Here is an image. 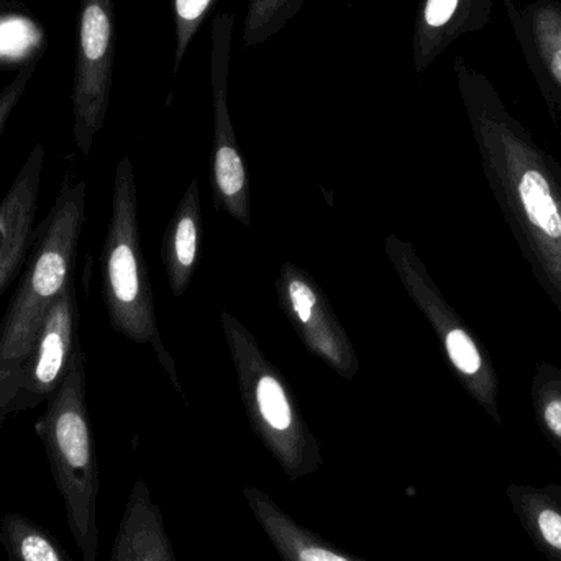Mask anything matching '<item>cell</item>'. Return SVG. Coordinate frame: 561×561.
<instances>
[{
	"instance_id": "cell-1",
	"label": "cell",
	"mask_w": 561,
	"mask_h": 561,
	"mask_svg": "<svg viewBox=\"0 0 561 561\" xmlns=\"http://www.w3.org/2000/svg\"><path fill=\"white\" fill-rule=\"evenodd\" d=\"M454 71L491 193L537 283L561 317V181L557 160L511 114L488 76L463 56L455 59Z\"/></svg>"
},
{
	"instance_id": "cell-2",
	"label": "cell",
	"mask_w": 561,
	"mask_h": 561,
	"mask_svg": "<svg viewBox=\"0 0 561 561\" xmlns=\"http://www.w3.org/2000/svg\"><path fill=\"white\" fill-rule=\"evenodd\" d=\"M88 186L66 180L48 216L38 226L22 278L0 323V427L12 415L23 363L56 297L75 278L85 224Z\"/></svg>"
},
{
	"instance_id": "cell-3",
	"label": "cell",
	"mask_w": 561,
	"mask_h": 561,
	"mask_svg": "<svg viewBox=\"0 0 561 561\" xmlns=\"http://www.w3.org/2000/svg\"><path fill=\"white\" fill-rule=\"evenodd\" d=\"M56 490L61 494L69 533L82 561H99L98 455L85 392V355L72 356L66 378L35 422Z\"/></svg>"
},
{
	"instance_id": "cell-4",
	"label": "cell",
	"mask_w": 561,
	"mask_h": 561,
	"mask_svg": "<svg viewBox=\"0 0 561 561\" xmlns=\"http://www.w3.org/2000/svg\"><path fill=\"white\" fill-rule=\"evenodd\" d=\"M102 297L115 332L150 345L173 388L184 399L176 363L164 346L154 313L153 290L141 250L138 193L128 157L118 161L112 191L111 220L101 253Z\"/></svg>"
},
{
	"instance_id": "cell-5",
	"label": "cell",
	"mask_w": 561,
	"mask_h": 561,
	"mask_svg": "<svg viewBox=\"0 0 561 561\" xmlns=\"http://www.w3.org/2000/svg\"><path fill=\"white\" fill-rule=\"evenodd\" d=\"M220 320L250 427L290 481L316 473L323 465L322 448L289 382L237 317L224 310Z\"/></svg>"
},
{
	"instance_id": "cell-6",
	"label": "cell",
	"mask_w": 561,
	"mask_h": 561,
	"mask_svg": "<svg viewBox=\"0 0 561 561\" xmlns=\"http://www.w3.org/2000/svg\"><path fill=\"white\" fill-rule=\"evenodd\" d=\"M385 252L412 302L434 329L458 381L497 425H503L500 379L473 330L445 299L411 243L389 236L385 242Z\"/></svg>"
},
{
	"instance_id": "cell-7",
	"label": "cell",
	"mask_w": 561,
	"mask_h": 561,
	"mask_svg": "<svg viewBox=\"0 0 561 561\" xmlns=\"http://www.w3.org/2000/svg\"><path fill=\"white\" fill-rule=\"evenodd\" d=\"M115 42L114 0H81L72 82V137L84 157L91 154L95 137L107 118Z\"/></svg>"
},
{
	"instance_id": "cell-8",
	"label": "cell",
	"mask_w": 561,
	"mask_h": 561,
	"mask_svg": "<svg viewBox=\"0 0 561 561\" xmlns=\"http://www.w3.org/2000/svg\"><path fill=\"white\" fill-rule=\"evenodd\" d=\"M236 15L217 13L210 28V85L214 104L213 194L214 206L242 224L252 226L250 183L245 161L237 141L229 108L230 58Z\"/></svg>"
},
{
	"instance_id": "cell-9",
	"label": "cell",
	"mask_w": 561,
	"mask_h": 561,
	"mask_svg": "<svg viewBox=\"0 0 561 561\" xmlns=\"http://www.w3.org/2000/svg\"><path fill=\"white\" fill-rule=\"evenodd\" d=\"M276 290L280 310L304 346L336 375L355 378L359 371L358 356L320 284L294 263H284Z\"/></svg>"
},
{
	"instance_id": "cell-10",
	"label": "cell",
	"mask_w": 561,
	"mask_h": 561,
	"mask_svg": "<svg viewBox=\"0 0 561 561\" xmlns=\"http://www.w3.org/2000/svg\"><path fill=\"white\" fill-rule=\"evenodd\" d=\"M79 345V300L76 279L49 307L35 343L23 363L12 414L32 411L59 388Z\"/></svg>"
},
{
	"instance_id": "cell-11",
	"label": "cell",
	"mask_w": 561,
	"mask_h": 561,
	"mask_svg": "<svg viewBox=\"0 0 561 561\" xmlns=\"http://www.w3.org/2000/svg\"><path fill=\"white\" fill-rule=\"evenodd\" d=\"M547 107L561 121V0H501Z\"/></svg>"
},
{
	"instance_id": "cell-12",
	"label": "cell",
	"mask_w": 561,
	"mask_h": 561,
	"mask_svg": "<svg viewBox=\"0 0 561 561\" xmlns=\"http://www.w3.org/2000/svg\"><path fill=\"white\" fill-rule=\"evenodd\" d=\"M45 148L36 144L0 201V299L22 272L35 243Z\"/></svg>"
},
{
	"instance_id": "cell-13",
	"label": "cell",
	"mask_w": 561,
	"mask_h": 561,
	"mask_svg": "<svg viewBox=\"0 0 561 561\" xmlns=\"http://www.w3.org/2000/svg\"><path fill=\"white\" fill-rule=\"evenodd\" d=\"M494 0H421L412 28V65L422 76L451 43L486 28Z\"/></svg>"
},
{
	"instance_id": "cell-14",
	"label": "cell",
	"mask_w": 561,
	"mask_h": 561,
	"mask_svg": "<svg viewBox=\"0 0 561 561\" xmlns=\"http://www.w3.org/2000/svg\"><path fill=\"white\" fill-rule=\"evenodd\" d=\"M243 497L280 561H369L339 549L297 523L260 488H243Z\"/></svg>"
},
{
	"instance_id": "cell-15",
	"label": "cell",
	"mask_w": 561,
	"mask_h": 561,
	"mask_svg": "<svg viewBox=\"0 0 561 561\" xmlns=\"http://www.w3.org/2000/svg\"><path fill=\"white\" fill-rule=\"evenodd\" d=\"M108 561H180L163 513L144 480L135 481Z\"/></svg>"
},
{
	"instance_id": "cell-16",
	"label": "cell",
	"mask_w": 561,
	"mask_h": 561,
	"mask_svg": "<svg viewBox=\"0 0 561 561\" xmlns=\"http://www.w3.org/2000/svg\"><path fill=\"white\" fill-rule=\"evenodd\" d=\"M203 239V204L199 181H191L167 226L161 245V260L174 296L186 293L199 263Z\"/></svg>"
},
{
	"instance_id": "cell-17",
	"label": "cell",
	"mask_w": 561,
	"mask_h": 561,
	"mask_svg": "<svg viewBox=\"0 0 561 561\" xmlns=\"http://www.w3.org/2000/svg\"><path fill=\"white\" fill-rule=\"evenodd\" d=\"M507 500L530 542L549 561H561V484H511Z\"/></svg>"
},
{
	"instance_id": "cell-18",
	"label": "cell",
	"mask_w": 561,
	"mask_h": 561,
	"mask_svg": "<svg viewBox=\"0 0 561 561\" xmlns=\"http://www.w3.org/2000/svg\"><path fill=\"white\" fill-rule=\"evenodd\" d=\"M0 546L9 561H76L55 536L20 513L0 514Z\"/></svg>"
},
{
	"instance_id": "cell-19",
	"label": "cell",
	"mask_w": 561,
	"mask_h": 561,
	"mask_svg": "<svg viewBox=\"0 0 561 561\" xmlns=\"http://www.w3.org/2000/svg\"><path fill=\"white\" fill-rule=\"evenodd\" d=\"M530 398L540 431L561 457V369L550 363H539Z\"/></svg>"
},
{
	"instance_id": "cell-20",
	"label": "cell",
	"mask_w": 561,
	"mask_h": 561,
	"mask_svg": "<svg viewBox=\"0 0 561 561\" xmlns=\"http://www.w3.org/2000/svg\"><path fill=\"white\" fill-rule=\"evenodd\" d=\"M307 2L309 0H250L243 20V46L252 48L278 35Z\"/></svg>"
},
{
	"instance_id": "cell-21",
	"label": "cell",
	"mask_w": 561,
	"mask_h": 561,
	"mask_svg": "<svg viewBox=\"0 0 561 561\" xmlns=\"http://www.w3.org/2000/svg\"><path fill=\"white\" fill-rule=\"evenodd\" d=\"M220 0H171V12L174 20V65L173 75L178 76L184 56L190 49L191 43L199 33L201 26L216 10Z\"/></svg>"
},
{
	"instance_id": "cell-22",
	"label": "cell",
	"mask_w": 561,
	"mask_h": 561,
	"mask_svg": "<svg viewBox=\"0 0 561 561\" xmlns=\"http://www.w3.org/2000/svg\"><path fill=\"white\" fill-rule=\"evenodd\" d=\"M38 61L39 59H35V61L22 66L19 72H16L15 78L12 79V82H9V84L0 91V137H2L3 130H5L7 124H9L16 105H19L23 95H25L26 85L32 81L33 72H35Z\"/></svg>"
},
{
	"instance_id": "cell-23",
	"label": "cell",
	"mask_w": 561,
	"mask_h": 561,
	"mask_svg": "<svg viewBox=\"0 0 561 561\" xmlns=\"http://www.w3.org/2000/svg\"><path fill=\"white\" fill-rule=\"evenodd\" d=\"M557 173H559V178L561 181V163H560V161H557Z\"/></svg>"
}]
</instances>
